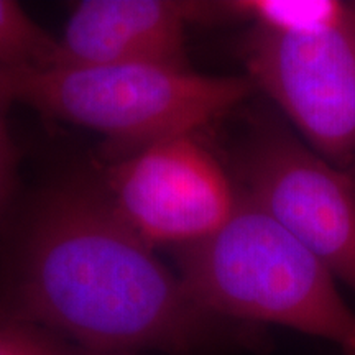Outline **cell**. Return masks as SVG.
Returning <instances> with one entry per match:
<instances>
[{
  "mask_svg": "<svg viewBox=\"0 0 355 355\" xmlns=\"http://www.w3.org/2000/svg\"><path fill=\"white\" fill-rule=\"evenodd\" d=\"M12 102L105 137L121 159L158 141L194 135L250 96L248 78L148 64L0 69Z\"/></svg>",
  "mask_w": 355,
  "mask_h": 355,
  "instance_id": "3",
  "label": "cell"
},
{
  "mask_svg": "<svg viewBox=\"0 0 355 355\" xmlns=\"http://www.w3.org/2000/svg\"><path fill=\"white\" fill-rule=\"evenodd\" d=\"M176 261L186 290L212 316L290 327L355 355V311L334 275L242 191L230 219L176 248Z\"/></svg>",
  "mask_w": 355,
  "mask_h": 355,
  "instance_id": "2",
  "label": "cell"
},
{
  "mask_svg": "<svg viewBox=\"0 0 355 355\" xmlns=\"http://www.w3.org/2000/svg\"><path fill=\"white\" fill-rule=\"evenodd\" d=\"M352 3L339 0H234L220 2L222 15L283 35H308L339 25Z\"/></svg>",
  "mask_w": 355,
  "mask_h": 355,
  "instance_id": "8",
  "label": "cell"
},
{
  "mask_svg": "<svg viewBox=\"0 0 355 355\" xmlns=\"http://www.w3.org/2000/svg\"><path fill=\"white\" fill-rule=\"evenodd\" d=\"M219 6L178 0H83L71 10L56 66L189 68L186 24L219 19Z\"/></svg>",
  "mask_w": 355,
  "mask_h": 355,
  "instance_id": "7",
  "label": "cell"
},
{
  "mask_svg": "<svg viewBox=\"0 0 355 355\" xmlns=\"http://www.w3.org/2000/svg\"><path fill=\"white\" fill-rule=\"evenodd\" d=\"M13 321L63 334L94 355L188 354L220 336L105 191L64 183L30 220L12 291Z\"/></svg>",
  "mask_w": 355,
  "mask_h": 355,
  "instance_id": "1",
  "label": "cell"
},
{
  "mask_svg": "<svg viewBox=\"0 0 355 355\" xmlns=\"http://www.w3.org/2000/svg\"><path fill=\"white\" fill-rule=\"evenodd\" d=\"M241 189L355 293V178L275 121L254 123Z\"/></svg>",
  "mask_w": 355,
  "mask_h": 355,
  "instance_id": "5",
  "label": "cell"
},
{
  "mask_svg": "<svg viewBox=\"0 0 355 355\" xmlns=\"http://www.w3.org/2000/svg\"><path fill=\"white\" fill-rule=\"evenodd\" d=\"M105 194L123 220L152 247L189 245L230 219L239 191L194 135L153 144L114 163Z\"/></svg>",
  "mask_w": 355,
  "mask_h": 355,
  "instance_id": "6",
  "label": "cell"
},
{
  "mask_svg": "<svg viewBox=\"0 0 355 355\" xmlns=\"http://www.w3.org/2000/svg\"><path fill=\"white\" fill-rule=\"evenodd\" d=\"M0 355H64L37 327L24 324L0 326Z\"/></svg>",
  "mask_w": 355,
  "mask_h": 355,
  "instance_id": "10",
  "label": "cell"
},
{
  "mask_svg": "<svg viewBox=\"0 0 355 355\" xmlns=\"http://www.w3.org/2000/svg\"><path fill=\"white\" fill-rule=\"evenodd\" d=\"M60 40L17 2L0 0V69H46L58 63Z\"/></svg>",
  "mask_w": 355,
  "mask_h": 355,
  "instance_id": "9",
  "label": "cell"
},
{
  "mask_svg": "<svg viewBox=\"0 0 355 355\" xmlns=\"http://www.w3.org/2000/svg\"><path fill=\"white\" fill-rule=\"evenodd\" d=\"M242 60L298 137L332 165L355 171V3L329 30L283 35L252 26Z\"/></svg>",
  "mask_w": 355,
  "mask_h": 355,
  "instance_id": "4",
  "label": "cell"
},
{
  "mask_svg": "<svg viewBox=\"0 0 355 355\" xmlns=\"http://www.w3.org/2000/svg\"><path fill=\"white\" fill-rule=\"evenodd\" d=\"M10 104V97L0 86V220H2L8 202H10L17 170V152L7 121L8 105Z\"/></svg>",
  "mask_w": 355,
  "mask_h": 355,
  "instance_id": "11",
  "label": "cell"
},
{
  "mask_svg": "<svg viewBox=\"0 0 355 355\" xmlns=\"http://www.w3.org/2000/svg\"><path fill=\"white\" fill-rule=\"evenodd\" d=\"M352 176H354V178H355V171H354V175H352Z\"/></svg>",
  "mask_w": 355,
  "mask_h": 355,
  "instance_id": "12",
  "label": "cell"
}]
</instances>
